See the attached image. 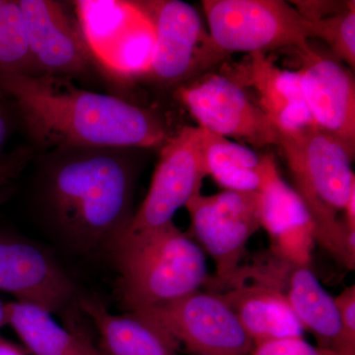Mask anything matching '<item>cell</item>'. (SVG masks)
<instances>
[{
  "label": "cell",
  "instance_id": "cell-22",
  "mask_svg": "<svg viewBox=\"0 0 355 355\" xmlns=\"http://www.w3.org/2000/svg\"><path fill=\"white\" fill-rule=\"evenodd\" d=\"M35 76L18 0H0V77Z\"/></svg>",
  "mask_w": 355,
  "mask_h": 355
},
{
  "label": "cell",
  "instance_id": "cell-15",
  "mask_svg": "<svg viewBox=\"0 0 355 355\" xmlns=\"http://www.w3.org/2000/svg\"><path fill=\"white\" fill-rule=\"evenodd\" d=\"M0 291L51 314L64 309L76 295L72 280L44 250L1 231Z\"/></svg>",
  "mask_w": 355,
  "mask_h": 355
},
{
  "label": "cell",
  "instance_id": "cell-6",
  "mask_svg": "<svg viewBox=\"0 0 355 355\" xmlns=\"http://www.w3.org/2000/svg\"><path fill=\"white\" fill-rule=\"evenodd\" d=\"M91 55L114 76L140 78L153 60L155 33L137 1L72 2Z\"/></svg>",
  "mask_w": 355,
  "mask_h": 355
},
{
  "label": "cell",
  "instance_id": "cell-24",
  "mask_svg": "<svg viewBox=\"0 0 355 355\" xmlns=\"http://www.w3.org/2000/svg\"><path fill=\"white\" fill-rule=\"evenodd\" d=\"M251 355H345L335 350L314 347L303 338H286L254 345Z\"/></svg>",
  "mask_w": 355,
  "mask_h": 355
},
{
  "label": "cell",
  "instance_id": "cell-13",
  "mask_svg": "<svg viewBox=\"0 0 355 355\" xmlns=\"http://www.w3.org/2000/svg\"><path fill=\"white\" fill-rule=\"evenodd\" d=\"M35 76L74 79L95 64L76 14L55 0H18Z\"/></svg>",
  "mask_w": 355,
  "mask_h": 355
},
{
  "label": "cell",
  "instance_id": "cell-26",
  "mask_svg": "<svg viewBox=\"0 0 355 355\" xmlns=\"http://www.w3.org/2000/svg\"><path fill=\"white\" fill-rule=\"evenodd\" d=\"M17 112L12 100L0 89V149L12 135Z\"/></svg>",
  "mask_w": 355,
  "mask_h": 355
},
{
  "label": "cell",
  "instance_id": "cell-9",
  "mask_svg": "<svg viewBox=\"0 0 355 355\" xmlns=\"http://www.w3.org/2000/svg\"><path fill=\"white\" fill-rule=\"evenodd\" d=\"M193 355H251L254 343L235 313L216 293L197 291L137 311Z\"/></svg>",
  "mask_w": 355,
  "mask_h": 355
},
{
  "label": "cell",
  "instance_id": "cell-18",
  "mask_svg": "<svg viewBox=\"0 0 355 355\" xmlns=\"http://www.w3.org/2000/svg\"><path fill=\"white\" fill-rule=\"evenodd\" d=\"M80 307L99 333L103 355H177L171 336L139 313L114 315L90 298L81 299Z\"/></svg>",
  "mask_w": 355,
  "mask_h": 355
},
{
  "label": "cell",
  "instance_id": "cell-11",
  "mask_svg": "<svg viewBox=\"0 0 355 355\" xmlns=\"http://www.w3.org/2000/svg\"><path fill=\"white\" fill-rule=\"evenodd\" d=\"M205 130L184 127L163 144L146 198L128 231L160 227L173 221L193 196L202 193L207 176L203 157Z\"/></svg>",
  "mask_w": 355,
  "mask_h": 355
},
{
  "label": "cell",
  "instance_id": "cell-29",
  "mask_svg": "<svg viewBox=\"0 0 355 355\" xmlns=\"http://www.w3.org/2000/svg\"><path fill=\"white\" fill-rule=\"evenodd\" d=\"M0 355H27V352L19 345L0 336Z\"/></svg>",
  "mask_w": 355,
  "mask_h": 355
},
{
  "label": "cell",
  "instance_id": "cell-7",
  "mask_svg": "<svg viewBox=\"0 0 355 355\" xmlns=\"http://www.w3.org/2000/svg\"><path fill=\"white\" fill-rule=\"evenodd\" d=\"M137 6L155 33L153 60L140 78L161 86L187 83L224 58L203 27L200 13L181 0H146Z\"/></svg>",
  "mask_w": 355,
  "mask_h": 355
},
{
  "label": "cell",
  "instance_id": "cell-16",
  "mask_svg": "<svg viewBox=\"0 0 355 355\" xmlns=\"http://www.w3.org/2000/svg\"><path fill=\"white\" fill-rule=\"evenodd\" d=\"M260 193L261 227L268 233L275 258L291 268L310 266L315 224L302 198L282 176L275 157L266 154Z\"/></svg>",
  "mask_w": 355,
  "mask_h": 355
},
{
  "label": "cell",
  "instance_id": "cell-3",
  "mask_svg": "<svg viewBox=\"0 0 355 355\" xmlns=\"http://www.w3.org/2000/svg\"><path fill=\"white\" fill-rule=\"evenodd\" d=\"M295 184L315 224V239L345 268H355V231L340 217L355 187L352 161L354 148L316 125L277 132Z\"/></svg>",
  "mask_w": 355,
  "mask_h": 355
},
{
  "label": "cell",
  "instance_id": "cell-21",
  "mask_svg": "<svg viewBox=\"0 0 355 355\" xmlns=\"http://www.w3.org/2000/svg\"><path fill=\"white\" fill-rule=\"evenodd\" d=\"M203 157L207 176L214 178L225 190H260L266 155L205 130Z\"/></svg>",
  "mask_w": 355,
  "mask_h": 355
},
{
  "label": "cell",
  "instance_id": "cell-4",
  "mask_svg": "<svg viewBox=\"0 0 355 355\" xmlns=\"http://www.w3.org/2000/svg\"><path fill=\"white\" fill-rule=\"evenodd\" d=\"M112 254L120 275L119 298L128 312L184 297L210 279L202 248L173 221L128 231Z\"/></svg>",
  "mask_w": 355,
  "mask_h": 355
},
{
  "label": "cell",
  "instance_id": "cell-2",
  "mask_svg": "<svg viewBox=\"0 0 355 355\" xmlns=\"http://www.w3.org/2000/svg\"><path fill=\"white\" fill-rule=\"evenodd\" d=\"M0 89L43 151L64 146L148 149L168 139L157 114L116 96L78 87L73 79L14 74L0 77Z\"/></svg>",
  "mask_w": 355,
  "mask_h": 355
},
{
  "label": "cell",
  "instance_id": "cell-5",
  "mask_svg": "<svg viewBox=\"0 0 355 355\" xmlns=\"http://www.w3.org/2000/svg\"><path fill=\"white\" fill-rule=\"evenodd\" d=\"M209 37L224 57L305 48L307 20L284 0H203Z\"/></svg>",
  "mask_w": 355,
  "mask_h": 355
},
{
  "label": "cell",
  "instance_id": "cell-28",
  "mask_svg": "<svg viewBox=\"0 0 355 355\" xmlns=\"http://www.w3.org/2000/svg\"><path fill=\"white\" fill-rule=\"evenodd\" d=\"M343 221H345V227L349 232L355 231V187L350 191L349 197L347 198V205H345V211H343Z\"/></svg>",
  "mask_w": 355,
  "mask_h": 355
},
{
  "label": "cell",
  "instance_id": "cell-8",
  "mask_svg": "<svg viewBox=\"0 0 355 355\" xmlns=\"http://www.w3.org/2000/svg\"><path fill=\"white\" fill-rule=\"evenodd\" d=\"M184 207L190 216L191 233L216 265V277L209 284L220 289L240 268L248 242L261 228L260 193H198Z\"/></svg>",
  "mask_w": 355,
  "mask_h": 355
},
{
  "label": "cell",
  "instance_id": "cell-27",
  "mask_svg": "<svg viewBox=\"0 0 355 355\" xmlns=\"http://www.w3.org/2000/svg\"><path fill=\"white\" fill-rule=\"evenodd\" d=\"M26 156L27 153L25 151H17L8 158L0 159V202L4 193V187L8 186L11 180L17 176L18 172L27 161Z\"/></svg>",
  "mask_w": 355,
  "mask_h": 355
},
{
  "label": "cell",
  "instance_id": "cell-30",
  "mask_svg": "<svg viewBox=\"0 0 355 355\" xmlns=\"http://www.w3.org/2000/svg\"><path fill=\"white\" fill-rule=\"evenodd\" d=\"M7 324L6 304L0 301V329Z\"/></svg>",
  "mask_w": 355,
  "mask_h": 355
},
{
  "label": "cell",
  "instance_id": "cell-20",
  "mask_svg": "<svg viewBox=\"0 0 355 355\" xmlns=\"http://www.w3.org/2000/svg\"><path fill=\"white\" fill-rule=\"evenodd\" d=\"M7 324L34 355H103L88 338L60 326L48 311L13 301L6 304Z\"/></svg>",
  "mask_w": 355,
  "mask_h": 355
},
{
  "label": "cell",
  "instance_id": "cell-1",
  "mask_svg": "<svg viewBox=\"0 0 355 355\" xmlns=\"http://www.w3.org/2000/svg\"><path fill=\"white\" fill-rule=\"evenodd\" d=\"M137 148L64 146L40 160L44 207L81 249L109 252L132 224L139 172Z\"/></svg>",
  "mask_w": 355,
  "mask_h": 355
},
{
  "label": "cell",
  "instance_id": "cell-23",
  "mask_svg": "<svg viewBox=\"0 0 355 355\" xmlns=\"http://www.w3.org/2000/svg\"><path fill=\"white\" fill-rule=\"evenodd\" d=\"M311 38L321 39L330 46L334 57L355 67V2L321 19L307 20Z\"/></svg>",
  "mask_w": 355,
  "mask_h": 355
},
{
  "label": "cell",
  "instance_id": "cell-19",
  "mask_svg": "<svg viewBox=\"0 0 355 355\" xmlns=\"http://www.w3.org/2000/svg\"><path fill=\"white\" fill-rule=\"evenodd\" d=\"M286 297L303 330L315 336L318 347L355 355L345 340L335 299L317 279L310 266L293 268L286 284Z\"/></svg>",
  "mask_w": 355,
  "mask_h": 355
},
{
  "label": "cell",
  "instance_id": "cell-10",
  "mask_svg": "<svg viewBox=\"0 0 355 355\" xmlns=\"http://www.w3.org/2000/svg\"><path fill=\"white\" fill-rule=\"evenodd\" d=\"M198 127L220 137H234L263 148L277 146L279 132L244 86L222 74H207L177 91Z\"/></svg>",
  "mask_w": 355,
  "mask_h": 355
},
{
  "label": "cell",
  "instance_id": "cell-17",
  "mask_svg": "<svg viewBox=\"0 0 355 355\" xmlns=\"http://www.w3.org/2000/svg\"><path fill=\"white\" fill-rule=\"evenodd\" d=\"M238 83L251 86L258 93L257 104L263 110L277 132H291L315 125L306 104L297 70L282 69L266 53L249 55L242 65Z\"/></svg>",
  "mask_w": 355,
  "mask_h": 355
},
{
  "label": "cell",
  "instance_id": "cell-14",
  "mask_svg": "<svg viewBox=\"0 0 355 355\" xmlns=\"http://www.w3.org/2000/svg\"><path fill=\"white\" fill-rule=\"evenodd\" d=\"M303 96L318 128L355 146V81L352 70L310 43L298 49Z\"/></svg>",
  "mask_w": 355,
  "mask_h": 355
},
{
  "label": "cell",
  "instance_id": "cell-25",
  "mask_svg": "<svg viewBox=\"0 0 355 355\" xmlns=\"http://www.w3.org/2000/svg\"><path fill=\"white\" fill-rule=\"evenodd\" d=\"M335 299L345 340L355 350V286L345 287Z\"/></svg>",
  "mask_w": 355,
  "mask_h": 355
},
{
  "label": "cell",
  "instance_id": "cell-12",
  "mask_svg": "<svg viewBox=\"0 0 355 355\" xmlns=\"http://www.w3.org/2000/svg\"><path fill=\"white\" fill-rule=\"evenodd\" d=\"M289 268H293L282 261L275 268L240 266L216 292L235 313L254 347L304 335L284 291V272Z\"/></svg>",
  "mask_w": 355,
  "mask_h": 355
}]
</instances>
